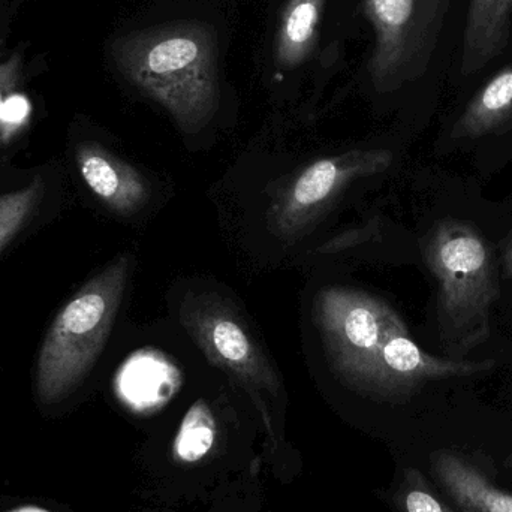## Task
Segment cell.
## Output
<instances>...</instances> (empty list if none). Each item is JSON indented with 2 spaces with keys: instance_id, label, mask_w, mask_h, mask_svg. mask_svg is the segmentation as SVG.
Instances as JSON below:
<instances>
[{
  "instance_id": "obj_15",
  "label": "cell",
  "mask_w": 512,
  "mask_h": 512,
  "mask_svg": "<svg viewBox=\"0 0 512 512\" xmlns=\"http://www.w3.org/2000/svg\"><path fill=\"white\" fill-rule=\"evenodd\" d=\"M44 192L41 179L33 180L26 188L0 195V252L20 233L38 207Z\"/></svg>"
},
{
  "instance_id": "obj_6",
  "label": "cell",
  "mask_w": 512,
  "mask_h": 512,
  "mask_svg": "<svg viewBox=\"0 0 512 512\" xmlns=\"http://www.w3.org/2000/svg\"><path fill=\"white\" fill-rule=\"evenodd\" d=\"M453 0H366L375 29L373 78L382 89L417 80L429 68Z\"/></svg>"
},
{
  "instance_id": "obj_2",
  "label": "cell",
  "mask_w": 512,
  "mask_h": 512,
  "mask_svg": "<svg viewBox=\"0 0 512 512\" xmlns=\"http://www.w3.org/2000/svg\"><path fill=\"white\" fill-rule=\"evenodd\" d=\"M424 258L438 280L441 342L450 358L465 360L490 336L499 294L492 248L471 224L445 219L430 231Z\"/></svg>"
},
{
  "instance_id": "obj_13",
  "label": "cell",
  "mask_w": 512,
  "mask_h": 512,
  "mask_svg": "<svg viewBox=\"0 0 512 512\" xmlns=\"http://www.w3.org/2000/svg\"><path fill=\"white\" fill-rule=\"evenodd\" d=\"M325 0H289L277 32V60L297 66L315 44Z\"/></svg>"
},
{
  "instance_id": "obj_12",
  "label": "cell",
  "mask_w": 512,
  "mask_h": 512,
  "mask_svg": "<svg viewBox=\"0 0 512 512\" xmlns=\"http://www.w3.org/2000/svg\"><path fill=\"white\" fill-rule=\"evenodd\" d=\"M439 483L465 512H512V496L487 481L453 454L442 453L433 466Z\"/></svg>"
},
{
  "instance_id": "obj_14",
  "label": "cell",
  "mask_w": 512,
  "mask_h": 512,
  "mask_svg": "<svg viewBox=\"0 0 512 512\" xmlns=\"http://www.w3.org/2000/svg\"><path fill=\"white\" fill-rule=\"evenodd\" d=\"M218 438L215 412L204 399L186 412L174 439V457L183 465H194L212 453Z\"/></svg>"
},
{
  "instance_id": "obj_9",
  "label": "cell",
  "mask_w": 512,
  "mask_h": 512,
  "mask_svg": "<svg viewBox=\"0 0 512 512\" xmlns=\"http://www.w3.org/2000/svg\"><path fill=\"white\" fill-rule=\"evenodd\" d=\"M75 161L87 188L113 212L131 216L149 201L146 177L101 144H80Z\"/></svg>"
},
{
  "instance_id": "obj_19",
  "label": "cell",
  "mask_w": 512,
  "mask_h": 512,
  "mask_svg": "<svg viewBox=\"0 0 512 512\" xmlns=\"http://www.w3.org/2000/svg\"><path fill=\"white\" fill-rule=\"evenodd\" d=\"M12 512H48V511L41 510V508L27 507V508H20V510L12 511Z\"/></svg>"
},
{
  "instance_id": "obj_7",
  "label": "cell",
  "mask_w": 512,
  "mask_h": 512,
  "mask_svg": "<svg viewBox=\"0 0 512 512\" xmlns=\"http://www.w3.org/2000/svg\"><path fill=\"white\" fill-rule=\"evenodd\" d=\"M393 164L390 150H351L319 159L304 168L277 197L271 227L283 239H295L312 225L352 183L384 173Z\"/></svg>"
},
{
  "instance_id": "obj_4",
  "label": "cell",
  "mask_w": 512,
  "mask_h": 512,
  "mask_svg": "<svg viewBox=\"0 0 512 512\" xmlns=\"http://www.w3.org/2000/svg\"><path fill=\"white\" fill-rule=\"evenodd\" d=\"M315 321L334 372L370 393L385 343L409 334L403 319L385 301L343 286L319 292Z\"/></svg>"
},
{
  "instance_id": "obj_5",
  "label": "cell",
  "mask_w": 512,
  "mask_h": 512,
  "mask_svg": "<svg viewBox=\"0 0 512 512\" xmlns=\"http://www.w3.org/2000/svg\"><path fill=\"white\" fill-rule=\"evenodd\" d=\"M179 321L207 360L251 394L268 423L262 397L277 399L282 384L233 307L212 292L189 294L180 306Z\"/></svg>"
},
{
  "instance_id": "obj_16",
  "label": "cell",
  "mask_w": 512,
  "mask_h": 512,
  "mask_svg": "<svg viewBox=\"0 0 512 512\" xmlns=\"http://www.w3.org/2000/svg\"><path fill=\"white\" fill-rule=\"evenodd\" d=\"M20 59L17 56L0 59V129H2L3 111L17 89L20 80Z\"/></svg>"
},
{
  "instance_id": "obj_18",
  "label": "cell",
  "mask_w": 512,
  "mask_h": 512,
  "mask_svg": "<svg viewBox=\"0 0 512 512\" xmlns=\"http://www.w3.org/2000/svg\"><path fill=\"white\" fill-rule=\"evenodd\" d=\"M504 267H505V273H507V276L511 277V279H512V236H511V239L508 240L507 248H505Z\"/></svg>"
},
{
  "instance_id": "obj_11",
  "label": "cell",
  "mask_w": 512,
  "mask_h": 512,
  "mask_svg": "<svg viewBox=\"0 0 512 512\" xmlns=\"http://www.w3.org/2000/svg\"><path fill=\"white\" fill-rule=\"evenodd\" d=\"M512 128V66L481 87L454 123L453 138L474 140Z\"/></svg>"
},
{
  "instance_id": "obj_10",
  "label": "cell",
  "mask_w": 512,
  "mask_h": 512,
  "mask_svg": "<svg viewBox=\"0 0 512 512\" xmlns=\"http://www.w3.org/2000/svg\"><path fill=\"white\" fill-rule=\"evenodd\" d=\"M512 0H469L463 30L460 72L465 77L483 71L510 44Z\"/></svg>"
},
{
  "instance_id": "obj_3",
  "label": "cell",
  "mask_w": 512,
  "mask_h": 512,
  "mask_svg": "<svg viewBox=\"0 0 512 512\" xmlns=\"http://www.w3.org/2000/svg\"><path fill=\"white\" fill-rule=\"evenodd\" d=\"M129 273L131 258L119 256L57 313L36 363V394L42 405L62 402L95 366L116 321Z\"/></svg>"
},
{
  "instance_id": "obj_17",
  "label": "cell",
  "mask_w": 512,
  "mask_h": 512,
  "mask_svg": "<svg viewBox=\"0 0 512 512\" xmlns=\"http://www.w3.org/2000/svg\"><path fill=\"white\" fill-rule=\"evenodd\" d=\"M406 512H454L426 490L414 489L406 495Z\"/></svg>"
},
{
  "instance_id": "obj_8",
  "label": "cell",
  "mask_w": 512,
  "mask_h": 512,
  "mask_svg": "<svg viewBox=\"0 0 512 512\" xmlns=\"http://www.w3.org/2000/svg\"><path fill=\"white\" fill-rule=\"evenodd\" d=\"M495 364L492 360L439 358L415 345L409 334H399L382 348L372 393L384 397L405 396L426 382L490 372Z\"/></svg>"
},
{
  "instance_id": "obj_1",
  "label": "cell",
  "mask_w": 512,
  "mask_h": 512,
  "mask_svg": "<svg viewBox=\"0 0 512 512\" xmlns=\"http://www.w3.org/2000/svg\"><path fill=\"white\" fill-rule=\"evenodd\" d=\"M113 56L123 75L186 134H197L215 117L218 42L207 24L183 21L131 33L114 44Z\"/></svg>"
}]
</instances>
